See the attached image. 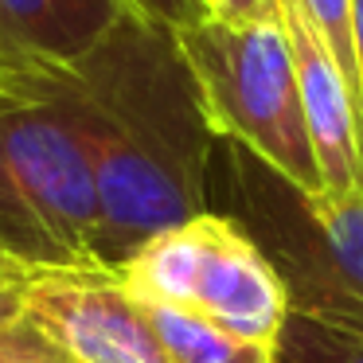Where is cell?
I'll return each instance as SVG.
<instances>
[{
	"label": "cell",
	"mask_w": 363,
	"mask_h": 363,
	"mask_svg": "<svg viewBox=\"0 0 363 363\" xmlns=\"http://www.w3.org/2000/svg\"><path fill=\"white\" fill-rule=\"evenodd\" d=\"M35 79L71 118L98 196V254L125 262L145 238L207 211L219 141L176 28L121 12L74 63Z\"/></svg>",
	"instance_id": "1"
},
{
	"label": "cell",
	"mask_w": 363,
	"mask_h": 363,
	"mask_svg": "<svg viewBox=\"0 0 363 363\" xmlns=\"http://www.w3.org/2000/svg\"><path fill=\"white\" fill-rule=\"evenodd\" d=\"M176 40L215 137L250 152L301 196H324L277 0L246 20L199 16L196 24L176 28Z\"/></svg>",
	"instance_id": "2"
},
{
	"label": "cell",
	"mask_w": 363,
	"mask_h": 363,
	"mask_svg": "<svg viewBox=\"0 0 363 363\" xmlns=\"http://www.w3.org/2000/svg\"><path fill=\"white\" fill-rule=\"evenodd\" d=\"M0 250L40 266L102 262L86 152L35 79L0 82Z\"/></svg>",
	"instance_id": "3"
},
{
	"label": "cell",
	"mask_w": 363,
	"mask_h": 363,
	"mask_svg": "<svg viewBox=\"0 0 363 363\" xmlns=\"http://www.w3.org/2000/svg\"><path fill=\"white\" fill-rule=\"evenodd\" d=\"M125 289L145 305L191 308L227 332L277 344L293 308L289 285L238 219L203 211L145 238L118 262Z\"/></svg>",
	"instance_id": "4"
},
{
	"label": "cell",
	"mask_w": 363,
	"mask_h": 363,
	"mask_svg": "<svg viewBox=\"0 0 363 363\" xmlns=\"http://www.w3.org/2000/svg\"><path fill=\"white\" fill-rule=\"evenodd\" d=\"M238 172L250 211L242 227L281 269L293 308L363 328V188L347 196H301L242 149Z\"/></svg>",
	"instance_id": "5"
},
{
	"label": "cell",
	"mask_w": 363,
	"mask_h": 363,
	"mask_svg": "<svg viewBox=\"0 0 363 363\" xmlns=\"http://www.w3.org/2000/svg\"><path fill=\"white\" fill-rule=\"evenodd\" d=\"M28 320L71 363H168L145 301L110 262L35 266Z\"/></svg>",
	"instance_id": "6"
},
{
	"label": "cell",
	"mask_w": 363,
	"mask_h": 363,
	"mask_svg": "<svg viewBox=\"0 0 363 363\" xmlns=\"http://www.w3.org/2000/svg\"><path fill=\"white\" fill-rule=\"evenodd\" d=\"M285 35L293 48L301 90V113H305L308 145H313L316 168H320L324 196H347L363 188V102L347 74L340 71L332 48L301 0H277Z\"/></svg>",
	"instance_id": "7"
},
{
	"label": "cell",
	"mask_w": 363,
	"mask_h": 363,
	"mask_svg": "<svg viewBox=\"0 0 363 363\" xmlns=\"http://www.w3.org/2000/svg\"><path fill=\"white\" fill-rule=\"evenodd\" d=\"M121 12V0H0V82L74 63Z\"/></svg>",
	"instance_id": "8"
},
{
	"label": "cell",
	"mask_w": 363,
	"mask_h": 363,
	"mask_svg": "<svg viewBox=\"0 0 363 363\" xmlns=\"http://www.w3.org/2000/svg\"><path fill=\"white\" fill-rule=\"evenodd\" d=\"M168 363H281L277 344H258L223 324L172 305H145Z\"/></svg>",
	"instance_id": "9"
},
{
	"label": "cell",
	"mask_w": 363,
	"mask_h": 363,
	"mask_svg": "<svg viewBox=\"0 0 363 363\" xmlns=\"http://www.w3.org/2000/svg\"><path fill=\"white\" fill-rule=\"evenodd\" d=\"M277 355L281 363H363V328L308 308H289Z\"/></svg>",
	"instance_id": "10"
},
{
	"label": "cell",
	"mask_w": 363,
	"mask_h": 363,
	"mask_svg": "<svg viewBox=\"0 0 363 363\" xmlns=\"http://www.w3.org/2000/svg\"><path fill=\"white\" fill-rule=\"evenodd\" d=\"M301 9L308 12V20L316 24V32L324 35V43L336 55L340 71L347 74V82L359 94V67H355V43H352V0H301Z\"/></svg>",
	"instance_id": "11"
},
{
	"label": "cell",
	"mask_w": 363,
	"mask_h": 363,
	"mask_svg": "<svg viewBox=\"0 0 363 363\" xmlns=\"http://www.w3.org/2000/svg\"><path fill=\"white\" fill-rule=\"evenodd\" d=\"M40 262H28L12 250H0V328L28 320V285Z\"/></svg>",
	"instance_id": "12"
},
{
	"label": "cell",
	"mask_w": 363,
	"mask_h": 363,
	"mask_svg": "<svg viewBox=\"0 0 363 363\" xmlns=\"http://www.w3.org/2000/svg\"><path fill=\"white\" fill-rule=\"evenodd\" d=\"M55 355L59 347L32 320H16L0 328V363H40V359H55Z\"/></svg>",
	"instance_id": "13"
},
{
	"label": "cell",
	"mask_w": 363,
	"mask_h": 363,
	"mask_svg": "<svg viewBox=\"0 0 363 363\" xmlns=\"http://www.w3.org/2000/svg\"><path fill=\"white\" fill-rule=\"evenodd\" d=\"M121 4L129 12H137V16H149V20L168 24V28H188L199 16H207L199 0H121Z\"/></svg>",
	"instance_id": "14"
},
{
	"label": "cell",
	"mask_w": 363,
	"mask_h": 363,
	"mask_svg": "<svg viewBox=\"0 0 363 363\" xmlns=\"http://www.w3.org/2000/svg\"><path fill=\"white\" fill-rule=\"evenodd\" d=\"M207 16H223V20H246L258 12L274 9V0H199Z\"/></svg>",
	"instance_id": "15"
},
{
	"label": "cell",
	"mask_w": 363,
	"mask_h": 363,
	"mask_svg": "<svg viewBox=\"0 0 363 363\" xmlns=\"http://www.w3.org/2000/svg\"><path fill=\"white\" fill-rule=\"evenodd\" d=\"M352 43H355V67H359V94H363V0H352Z\"/></svg>",
	"instance_id": "16"
},
{
	"label": "cell",
	"mask_w": 363,
	"mask_h": 363,
	"mask_svg": "<svg viewBox=\"0 0 363 363\" xmlns=\"http://www.w3.org/2000/svg\"><path fill=\"white\" fill-rule=\"evenodd\" d=\"M40 363H71L67 355H55V359H40Z\"/></svg>",
	"instance_id": "17"
}]
</instances>
